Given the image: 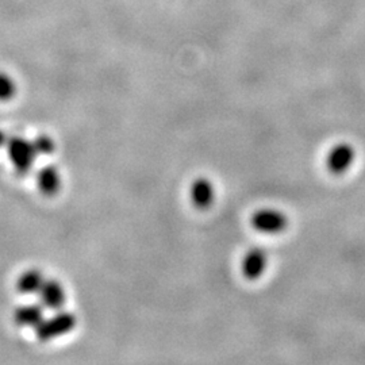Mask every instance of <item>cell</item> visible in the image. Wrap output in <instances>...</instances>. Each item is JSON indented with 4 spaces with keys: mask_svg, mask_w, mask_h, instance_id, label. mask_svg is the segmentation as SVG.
Segmentation results:
<instances>
[{
    "mask_svg": "<svg viewBox=\"0 0 365 365\" xmlns=\"http://www.w3.org/2000/svg\"><path fill=\"white\" fill-rule=\"evenodd\" d=\"M268 268V253L261 248L248 250L241 261L242 274L249 280H257Z\"/></svg>",
    "mask_w": 365,
    "mask_h": 365,
    "instance_id": "5",
    "label": "cell"
},
{
    "mask_svg": "<svg viewBox=\"0 0 365 365\" xmlns=\"http://www.w3.org/2000/svg\"><path fill=\"white\" fill-rule=\"evenodd\" d=\"M16 87L13 78L0 72V101H10L15 95Z\"/></svg>",
    "mask_w": 365,
    "mask_h": 365,
    "instance_id": "11",
    "label": "cell"
},
{
    "mask_svg": "<svg viewBox=\"0 0 365 365\" xmlns=\"http://www.w3.org/2000/svg\"><path fill=\"white\" fill-rule=\"evenodd\" d=\"M217 196V191L212 182L207 178H197L191 184L190 197L192 205L197 209H209L212 206Z\"/></svg>",
    "mask_w": 365,
    "mask_h": 365,
    "instance_id": "6",
    "label": "cell"
},
{
    "mask_svg": "<svg viewBox=\"0 0 365 365\" xmlns=\"http://www.w3.org/2000/svg\"><path fill=\"white\" fill-rule=\"evenodd\" d=\"M45 277L37 269H30L25 274H21V277L16 282V288L22 294H39L41 288L45 284Z\"/></svg>",
    "mask_w": 365,
    "mask_h": 365,
    "instance_id": "10",
    "label": "cell"
},
{
    "mask_svg": "<svg viewBox=\"0 0 365 365\" xmlns=\"http://www.w3.org/2000/svg\"><path fill=\"white\" fill-rule=\"evenodd\" d=\"M7 149H9L10 160H11L16 172L21 175L29 173L36 161V156L38 155L34 148V144L29 143L22 137H14V138H10V141L7 144Z\"/></svg>",
    "mask_w": 365,
    "mask_h": 365,
    "instance_id": "3",
    "label": "cell"
},
{
    "mask_svg": "<svg viewBox=\"0 0 365 365\" xmlns=\"http://www.w3.org/2000/svg\"><path fill=\"white\" fill-rule=\"evenodd\" d=\"M43 319V309L37 304L22 306L15 310L14 313V322L18 327H36Z\"/></svg>",
    "mask_w": 365,
    "mask_h": 365,
    "instance_id": "9",
    "label": "cell"
},
{
    "mask_svg": "<svg viewBox=\"0 0 365 365\" xmlns=\"http://www.w3.org/2000/svg\"><path fill=\"white\" fill-rule=\"evenodd\" d=\"M39 298L43 307L51 310H60L66 304V291L58 282L48 280L39 291Z\"/></svg>",
    "mask_w": 365,
    "mask_h": 365,
    "instance_id": "7",
    "label": "cell"
},
{
    "mask_svg": "<svg viewBox=\"0 0 365 365\" xmlns=\"http://www.w3.org/2000/svg\"><path fill=\"white\" fill-rule=\"evenodd\" d=\"M250 225L262 235H279L287 229L288 217L280 210L264 207L252 214Z\"/></svg>",
    "mask_w": 365,
    "mask_h": 365,
    "instance_id": "1",
    "label": "cell"
},
{
    "mask_svg": "<svg viewBox=\"0 0 365 365\" xmlns=\"http://www.w3.org/2000/svg\"><path fill=\"white\" fill-rule=\"evenodd\" d=\"M75 314L61 312L53 315L49 319H42V322L36 327V336L41 341H49L66 336L76 327Z\"/></svg>",
    "mask_w": 365,
    "mask_h": 365,
    "instance_id": "2",
    "label": "cell"
},
{
    "mask_svg": "<svg viewBox=\"0 0 365 365\" xmlns=\"http://www.w3.org/2000/svg\"><path fill=\"white\" fill-rule=\"evenodd\" d=\"M39 190L43 195H56L61 188V175L53 165H46L39 170L37 176Z\"/></svg>",
    "mask_w": 365,
    "mask_h": 365,
    "instance_id": "8",
    "label": "cell"
},
{
    "mask_svg": "<svg viewBox=\"0 0 365 365\" xmlns=\"http://www.w3.org/2000/svg\"><path fill=\"white\" fill-rule=\"evenodd\" d=\"M9 141H10V138L7 137V134L3 130H0V148L6 146V145L9 144Z\"/></svg>",
    "mask_w": 365,
    "mask_h": 365,
    "instance_id": "13",
    "label": "cell"
},
{
    "mask_svg": "<svg viewBox=\"0 0 365 365\" xmlns=\"http://www.w3.org/2000/svg\"><path fill=\"white\" fill-rule=\"evenodd\" d=\"M354 160H356V150L352 145L348 143H339L327 152L325 164L330 173L344 175L352 168Z\"/></svg>",
    "mask_w": 365,
    "mask_h": 365,
    "instance_id": "4",
    "label": "cell"
},
{
    "mask_svg": "<svg viewBox=\"0 0 365 365\" xmlns=\"http://www.w3.org/2000/svg\"><path fill=\"white\" fill-rule=\"evenodd\" d=\"M38 155H52L56 149V145L51 137L48 135H39L33 143Z\"/></svg>",
    "mask_w": 365,
    "mask_h": 365,
    "instance_id": "12",
    "label": "cell"
}]
</instances>
